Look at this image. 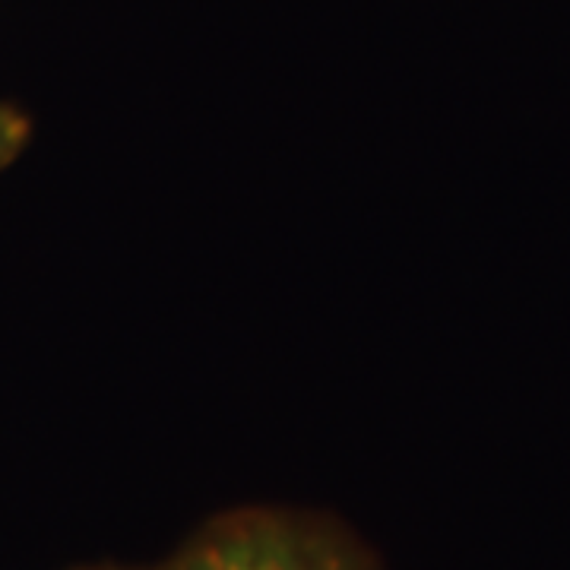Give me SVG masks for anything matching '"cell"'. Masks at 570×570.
I'll return each mask as SVG.
<instances>
[{"label": "cell", "mask_w": 570, "mask_h": 570, "mask_svg": "<svg viewBox=\"0 0 570 570\" xmlns=\"http://www.w3.org/2000/svg\"><path fill=\"white\" fill-rule=\"evenodd\" d=\"M32 137V124L17 105L0 102V171L20 159L26 142Z\"/></svg>", "instance_id": "cell-2"}, {"label": "cell", "mask_w": 570, "mask_h": 570, "mask_svg": "<svg viewBox=\"0 0 570 570\" xmlns=\"http://www.w3.org/2000/svg\"><path fill=\"white\" fill-rule=\"evenodd\" d=\"M77 570H134V568H121V564H92V568H77Z\"/></svg>", "instance_id": "cell-3"}, {"label": "cell", "mask_w": 570, "mask_h": 570, "mask_svg": "<svg viewBox=\"0 0 570 570\" xmlns=\"http://www.w3.org/2000/svg\"><path fill=\"white\" fill-rule=\"evenodd\" d=\"M142 570H384L340 520L295 508H235Z\"/></svg>", "instance_id": "cell-1"}]
</instances>
